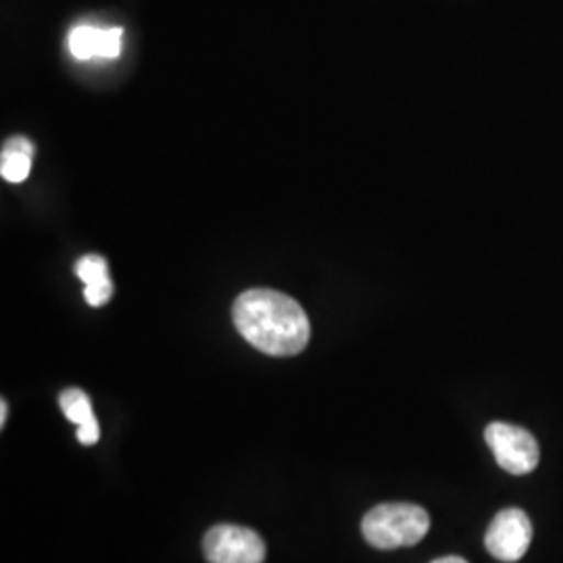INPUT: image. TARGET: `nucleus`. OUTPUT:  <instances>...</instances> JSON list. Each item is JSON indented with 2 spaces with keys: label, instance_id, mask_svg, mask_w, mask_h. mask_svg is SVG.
Returning <instances> with one entry per match:
<instances>
[{
  "label": "nucleus",
  "instance_id": "obj_1",
  "mask_svg": "<svg viewBox=\"0 0 563 563\" xmlns=\"http://www.w3.org/2000/svg\"><path fill=\"white\" fill-rule=\"evenodd\" d=\"M232 320L246 341L274 357L301 353L311 336L301 305L278 290L253 288L242 292L232 307Z\"/></svg>",
  "mask_w": 563,
  "mask_h": 563
},
{
  "label": "nucleus",
  "instance_id": "obj_2",
  "mask_svg": "<svg viewBox=\"0 0 563 563\" xmlns=\"http://www.w3.org/2000/svg\"><path fill=\"white\" fill-rule=\"evenodd\" d=\"M430 530L428 511L416 504H383L365 514L362 532L376 549H399L420 543Z\"/></svg>",
  "mask_w": 563,
  "mask_h": 563
},
{
  "label": "nucleus",
  "instance_id": "obj_3",
  "mask_svg": "<svg viewBox=\"0 0 563 563\" xmlns=\"http://www.w3.org/2000/svg\"><path fill=\"white\" fill-rule=\"evenodd\" d=\"M484 439L497 463L514 476H526L539 465V443L520 426L505 422L488 423Z\"/></svg>",
  "mask_w": 563,
  "mask_h": 563
},
{
  "label": "nucleus",
  "instance_id": "obj_4",
  "mask_svg": "<svg viewBox=\"0 0 563 563\" xmlns=\"http://www.w3.org/2000/svg\"><path fill=\"white\" fill-rule=\"evenodd\" d=\"M202 551L209 563L265 562V543L262 537L244 526L222 523L211 528L202 539Z\"/></svg>",
  "mask_w": 563,
  "mask_h": 563
},
{
  "label": "nucleus",
  "instance_id": "obj_5",
  "mask_svg": "<svg viewBox=\"0 0 563 563\" xmlns=\"http://www.w3.org/2000/svg\"><path fill=\"white\" fill-rule=\"evenodd\" d=\"M532 541V522L522 509H504L488 526L484 544L488 553L499 562L514 563L522 560Z\"/></svg>",
  "mask_w": 563,
  "mask_h": 563
},
{
  "label": "nucleus",
  "instance_id": "obj_6",
  "mask_svg": "<svg viewBox=\"0 0 563 563\" xmlns=\"http://www.w3.org/2000/svg\"><path fill=\"white\" fill-rule=\"evenodd\" d=\"M60 409L69 422L78 426V441L81 444H97L101 439V426L92 413L88 395L80 388H67L59 397Z\"/></svg>",
  "mask_w": 563,
  "mask_h": 563
},
{
  "label": "nucleus",
  "instance_id": "obj_7",
  "mask_svg": "<svg viewBox=\"0 0 563 563\" xmlns=\"http://www.w3.org/2000/svg\"><path fill=\"white\" fill-rule=\"evenodd\" d=\"M76 274L84 284V297L86 302L92 307H102L104 302L111 301L113 297V282L109 278L107 262L99 255H86L76 265Z\"/></svg>",
  "mask_w": 563,
  "mask_h": 563
},
{
  "label": "nucleus",
  "instance_id": "obj_8",
  "mask_svg": "<svg viewBox=\"0 0 563 563\" xmlns=\"http://www.w3.org/2000/svg\"><path fill=\"white\" fill-rule=\"evenodd\" d=\"M101 27L78 25L69 32V51L76 59H97L101 55Z\"/></svg>",
  "mask_w": 563,
  "mask_h": 563
},
{
  "label": "nucleus",
  "instance_id": "obj_9",
  "mask_svg": "<svg viewBox=\"0 0 563 563\" xmlns=\"http://www.w3.org/2000/svg\"><path fill=\"white\" fill-rule=\"evenodd\" d=\"M30 165H32V155H25L20 151H11V148H2V157H0V174L7 181L20 184L27 178L30 174Z\"/></svg>",
  "mask_w": 563,
  "mask_h": 563
},
{
  "label": "nucleus",
  "instance_id": "obj_10",
  "mask_svg": "<svg viewBox=\"0 0 563 563\" xmlns=\"http://www.w3.org/2000/svg\"><path fill=\"white\" fill-rule=\"evenodd\" d=\"M4 148H11V151H20V153H25V155H34V144L27 141V139H21V136H15V139L7 141Z\"/></svg>",
  "mask_w": 563,
  "mask_h": 563
},
{
  "label": "nucleus",
  "instance_id": "obj_11",
  "mask_svg": "<svg viewBox=\"0 0 563 563\" xmlns=\"http://www.w3.org/2000/svg\"><path fill=\"white\" fill-rule=\"evenodd\" d=\"M7 413H9V407H7V401H2L0 402V426L7 423Z\"/></svg>",
  "mask_w": 563,
  "mask_h": 563
},
{
  "label": "nucleus",
  "instance_id": "obj_12",
  "mask_svg": "<svg viewBox=\"0 0 563 563\" xmlns=\"http://www.w3.org/2000/svg\"><path fill=\"white\" fill-rule=\"evenodd\" d=\"M432 563H467L462 558H455V555H449V558H441V560H434Z\"/></svg>",
  "mask_w": 563,
  "mask_h": 563
}]
</instances>
